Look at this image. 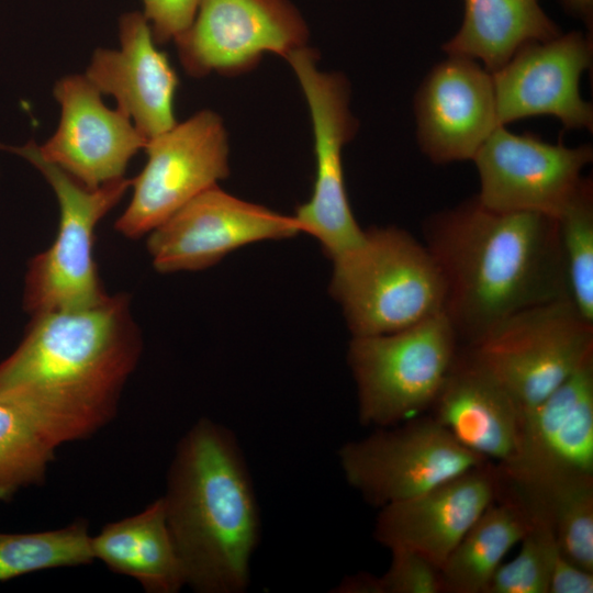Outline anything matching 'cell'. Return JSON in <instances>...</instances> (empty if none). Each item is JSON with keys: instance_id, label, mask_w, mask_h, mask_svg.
<instances>
[{"instance_id": "1", "label": "cell", "mask_w": 593, "mask_h": 593, "mask_svg": "<svg viewBox=\"0 0 593 593\" xmlns=\"http://www.w3.org/2000/svg\"><path fill=\"white\" fill-rule=\"evenodd\" d=\"M142 346L126 293L32 315L0 362V395L23 405L57 447L86 439L115 416Z\"/></svg>"}, {"instance_id": "2", "label": "cell", "mask_w": 593, "mask_h": 593, "mask_svg": "<svg viewBox=\"0 0 593 593\" xmlns=\"http://www.w3.org/2000/svg\"><path fill=\"white\" fill-rule=\"evenodd\" d=\"M424 237L444 281L443 313L461 347L524 309L569 299L556 217L493 211L474 197L430 216Z\"/></svg>"}, {"instance_id": "3", "label": "cell", "mask_w": 593, "mask_h": 593, "mask_svg": "<svg viewBox=\"0 0 593 593\" xmlns=\"http://www.w3.org/2000/svg\"><path fill=\"white\" fill-rule=\"evenodd\" d=\"M161 497L186 585L198 593L245 592L261 519L235 434L198 419L177 444Z\"/></svg>"}, {"instance_id": "4", "label": "cell", "mask_w": 593, "mask_h": 593, "mask_svg": "<svg viewBox=\"0 0 593 593\" xmlns=\"http://www.w3.org/2000/svg\"><path fill=\"white\" fill-rule=\"evenodd\" d=\"M332 260L329 292L353 336L398 332L443 312L438 266L404 230L372 227L357 246Z\"/></svg>"}, {"instance_id": "5", "label": "cell", "mask_w": 593, "mask_h": 593, "mask_svg": "<svg viewBox=\"0 0 593 593\" xmlns=\"http://www.w3.org/2000/svg\"><path fill=\"white\" fill-rule=\"evenodd\" d=\"M0 149L32 164L51 184L59 206V226L52 245L34 256L25 276L23 306L31 315L94 305L107 294L93 257L98 223L132 186L125 177L89 189L46 160L38 145L0 143Z\"/></svg>"}, {"instance_id": "6", "label": "cell", "mask_w": 593, "mask_h": 593, "mask_svg": "<svg viewBox=\"0 0 593 593\" xmlns=\"http://www.w3.org/2000/svg\"><path fill=\"white\" fill-rule=\"evenodd\" d=\"M458 349L443 312L398 332L353 336L347 361L359 423L389 427L417 417L433 404Z\"/></svg>"}, {"instance_id": "7", "label": "cell", "mask_w": 593, "mask_h": 593, "mask_svg": "<svg viewBox=\"0 0 593 593\" xmlns=\"http://www.w3.org/2000/svg\"><path fill=\"white\" fill-rule=\"evenodd\" d=\"M466 348L524 414L593 357V323L561 298L513 314Z\"/></svg>"}, {"instance_id": "8", "label": "cell", "mask_w": 593, "mask_h": 593, "mask_svg": "<svg viewBox=\"0 0 593 593\" xmlns=\"http://www.w3.org/2000/svg\"><path fill=\"white\" fill-rule=\"evenodd\" d=\"M306 99L314 135L316 174L311 198L293 215L301 233L315 237L331 258L363 238L351 212L344 180L343 148L357 131L349 109V83L336 72L317 68L315 51L303 46L284 57Z\"/></svg>"}, {"instance_id": "9", "label": "cell", "mask_w": 593, "mask_h": 593, "mask_svg": "<svg viewBox=\"0 0 593 593\" xmlns=\"http://www.w3.org/2000/svg\"><path fill=\"white\" fill-rule=\"evenodd\" d=\"M337 458L346 482L377 508L489 462L462 447L433 417L378 427L367 437L344 444Z\"/></svg>"}, {"instance_id": "10", "label": "cell", "mask_w": 593, "mask_h": 593, "mask_svg": "<svg viewBox=\"0 0 593 593\" xmlns=\"http://www.w3.org/2000/svg\"><path fill=\"white\" fill-rule=\"evenodd\" d=\"M147 161L132 179L130 204L114 228L127 238L150 233L228 172V139L222 119L203 110L148 139Z\"/></svg>"}, {"instance_id": "11", "label": "cell", "mask_w": 593, "mask_h": 593, "mask_svg": "<svg viewBox=\"0 0 593 593\" xmlns=\"http://www.w3.org/2000/svg\"><path fill=\"white\" fill-rule=\"evenodd\" d=\"M306 24L289 0H201L190 27L175 42L184 70L237 75L267 53L286 57L306 46Z\"/></svg>"}, {"instance_id": "12", "label": "cell", "mask_w": 593, "mask_h": 593, "mask_svg": "<svg viewBox=\"0 0 593 593\" xmlns=\"http://www.w3.org/2000/svg\"><path fill=\"white\" fill-rule=\"evenodd\" d=\"M590 145L551 144L529 133L497 126L477 152V199L497 212H532L557 217L575 193L592 161Z\"/></svg>"}, {"instance_id": "13", "label": "cell", "mask_w": 593, "mask_h": 593, "mask_svg": "<svg viewBox=\"0 0 593 593\" xmlns=\"http://www.w3.org/2000/svg\"><path fill=\"white\" fill-rule=\"evenodd\" d=\"M300 233L294 216L238 199L215 184L154 228L147 249L159 272L194 271L239 247Z\"/></svg>"}, {"instance_id": "14", "label": "cell", "mask_w": 593, "mask_h": 593, "mask_svg": "<svg viewBox=\"0 0 593 593\" xmlns=\"http://www.w3.org/2000/svg\"><path fill=\"white\" fill-rule=\"evenodd\" d=\"M592 57V40L578 31L519 48L491 72L497 124L552 115L567 130L592 131L593 108L580 91Z\"/></svg>"}, {"instance_id": "15", "label": "cell", "mask_w": 593, "mask_h": 593, "mask_svg": "<svg viewBox=\"0 0 593 593\" xmlns=\"http://www.w3.org/2000/svg\"><path fill=\"white\" fill-rule=\"evenodd\" d=\"M53 92L60 120L55 133L38 145L41 155L89 189L123 178L148 139L128 116L104 104L85 75L60 78Z\"/></svg>"}, {"instance_id": "16", "label": "cell", "mask_w": 593, "mask_h": 593, "mask_svg": "<svg viewBox=\"0 0 593 593\" xmlns=\"http://www.w3.org/2000/svg\"><path fill=\"white\" fill-rule=\"evenodd\" d=\"M414 113L418 145L429 160H472L500 126L492 74L474 59L448 55L419 86Z\"/></svg>"}, {"instance_id": "17", "label": "cell", "mask_w": 593, "mask_h": 593, "mask_svg": "<svg viewBox=\"0 0 593 593\" xmlns=\"http://www.w3.org/2000/svg\"><path fill=\"white\" fill-rule=\"evenodd\" d=\"M501 489L497 466L485 462L426 492L378 508L373 537L389 550H413L440 569Z\"/></svg>"}, {"instance_id": "18", "label": "cell", "mask_w": 593, "mask_h": 593, "mask_svg": "<svg viewBox=\"0 0 593 593\" xmlns=\"http://www.w3.org/2000/svg\"><path fill=\"white\" fill-rule=\"evenodd\" d=\"M497 467L518 482L593 478V357L523 414L519 455Z\"/></svg>"}, {"instance_id": "19", "label": "cell", "mask_w": 593, "mask_h": 593, "mask_svg": "<svg viewBox=\"0 0 593 593\" xmlns=\"http://www.w3.org/2000/svg\"><path fill=\"white\" fill-rule=\"evenodd\" d=\"M119 37V49L94 51L85 76L101 94H111L116 109L150 139L177 123L174 101L178 77L167 55L156 47L143 13L123 14Z\"/></svg>"}, {"instance_id": "20", "label": "cell", "mask_w": 593, "mask_h": 593, "mask_svg": "<svg viewBox=\"0 0 593 593\" xmlns=\"http://www.w3.org/2000/svg\"><path fill=\"white\" fill-rule=\"evenodd\" d=\"M430 407L432 417L466 449L497 466L518 457L523 413L468 348L459 346Z\"/></svg>"}, {"instance_id": "21", "label": "cell", "mask_w": 593, "mask_h": 593, "mask_svg": "<svg viewBox=\"0 0 593 593\" xmlns=\"http://www.w3.org/2000/svg\"><path fill=\"white\" fill-rule=\"evenodd\" d=\"M94 559L113 572L136 579L149 593H177L186 585L163 497L142 512L107 524L92 537Z\"/></svg>"}, {"instance_id": "22", "label": "cell", "mask_w": 593, "mask_h": 593, "mask_svg": "<svg viewBox=\"0 0 593 593\" xmlns=\"http://www.w3.org/2000/svg\"><path fill=\"white\" fill-rule=\"evenodd\" d=\"M559 34L538 0H465L462 24L443 51L480 60L493 72L523 46Z\"/></svg>"}, {"instance_id": "23", "label": "cell", "mask_w": 593, "mask_h": 593, "mask_svg": "<svg viewBox=\"0 0 593 593\" xmlns=\"http://www.w3.org/2000/svg\"><path fill=\"white\" fill-rule=\"evenodd\" d=\"M523 503L502 483L499 497L479 516L440 568L445 592L486 593L505 555L530 527Z\"/></svg>"}, {"instance_id": "24", "label": "cell", "mask_w": 593, "mask_h": 593, "mask_svg": "<svg viewBox=\"0 0 593 593\" xmlns=\"http://www.w3.org/2000/svg\"><path fill=\"white\" fill-rule=\"evenodd\" d=\"M502 480L528 512L549 522L559 551L593 572V478L516 482L502 477Z\"/></svg>"}, {"instance_id": "25", "label": "cell", "mask_w": 593, "mask_h": 593, "mask_svg": "<svg viewBox=\"0 0 593 593\" xmlns=\"http://www.w3.org/2000/svg\"><path fill=\"white\" fill-rule=\"evenodd\" d=\"M57 448L23 405L0 395V501L42 484Z\"/></svg>"}, {"instance_id": "26", "label": "cell", "mask_w": 593, "mask_h": 593, "mask_svg": "<svg viewBox=\"0 0 593 593\" xmlns=\"http://www.w3.org/2000/svg\"><path fill=\"white\" fill-rule=\"evenodd\" d=\"M94 560L83 518L54 530L0 533V581L47 569L78 567Z\"/></svg>"}, {"instance_id": "27", "label": "cell", "mask_w": 593, "mask_h": 593, "mask_svg": "<svg viewBox=\"0 0 593 593\" xmlns=\"http://www.w3.org/2000/svg\"><path fill=\"white\" fill-rule=\"evenodd\" d=\"M559 244L568 296L593 323V184L584 177L559 215Z\"/></svg>"}, {"instance_id": "28", "label": "cell", "mask_w": 593, "mask_h": 593, "mask_svg": "<svg viewBox=\"0 0 593 593\" xmlns=\"http://www.w3.org/2000/svg\"><path fill=\"white\" fill-rule=\"evenodd\" d=\"M528 514L532 523L519 541L518 555L510 562L501 563L486 593H548L559 548L549 522L539 514Z\"/></svg>"}, {"instance_id": "29", "label": "cell", "mask_w": 593, "mask_h": 593, "mask_svg": "<svg viewBox=\"0 0 593 593\" xmlns=\"http://www.w3.org/2000/svg\"><path fill=\"white\" fill-rule=\"evenodd\" d=\"M391 551V562L380 575L382 593H443L440 569L424 556L405 548Z\"/></svg>"}, {"instance_id": "30", "label": "cell", "mask_w": 593, "mask_h": 593, "mask_svg": "<svg viewBox=\"0 0 593 593\" xmlns=\"http://www.w3.org/2000/svg\"><path fill=\"white\" fill-rule=\"evenodd\" d=\"M143 15L147 20L157 44L176 41L192 24L201 0H142Z\"/></svg>"}, {"instance_id": "31", "label": "cell", "mask_w": 593, "mask_h": 593, "mask_svg": "<svg viewBox=\"0 0 593 593\" xmlns=\"http://www.w3.org/2000/svg\"><path fill=\"white\" fill-rule=\"evenodd\" d=\"M593 572L567 559L560 551L555 559L548 593H592Z\"/></svg>"}, {"instance_id": "32", "label": "cell", "mask_w": 593, "mask_h": 593, "mask_svg": "<svg viewBox=\"0 0 593 593\" xmlns=\"http://www.w3.org/2000/svg\"><path fill=\"white\" fill-rule=\"evenodd\" d=\"M332 592L335 593H382L380 578L368 572H358L344 578Z\"/></svg>"}, {"instance_id": "33", "label": "cell", "mask_w": 593, "mask_h": 593, "mask_svg": "<svg viewBox=\"0 0 593 593\" xmlns=\"http://www.w3.org/2000/svg\"><path fill=\"white\" fill-rule=\"evenodd\" d=\"M563 3L572 12L589 19L592 12L593 0H563Z\"/></svg>"}]
</instances>
